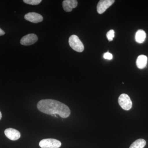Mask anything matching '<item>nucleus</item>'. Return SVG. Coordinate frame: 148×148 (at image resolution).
<instances>
[{"label":"nucleus","mask_w":148,"mask_h":148,"mask_svg":"<svg viewBox=\"0 0 148 148\" xmlns=\"http://www.w3.org/2000/svg\"><path fill=\"white\" fill-rule=\"evenodd\" d=\"M40 112L49 115L58 114L63 118H66L71 114L69 107L59 101L51 99L41 100L37 104Z\"/></svg>","instance_id":"nucleus-1"},{"label":"nucleus","mask_w":148,"mask_h":148,"mask_svg":"<svg viewBox=\"0 0 148 148\" xmlns=\"http://www.w3.org/2000/svg\"><path fill=\"white\" fill-rule=\"evenodd\" d=\"M69 44L71 47L77 52H82L84 50L83 44L76 35L71 36L69 39Z\"/></svg>","instance_id":"nucleus-2"},{"label":"nucleus","mask_w":148,"mask_h":148,"mask_svg":"<svg viewBox=\"0 0 148 148\" xmlns=\"http://www.w3.org/2000/svg\"><path fill=\"white\" fill-rule=\"evenodd\" d=\"M61 145V142L59 140L51 138L43 139L39 143L40 147L42 148H59Z\"/></svg>","instance_id":"nucleus-3"},{"label":"nucleus","mask_w":148,"mask_h":148,"mask_svg":"<svg viewBox=\"0 0 148 148\" xmlns=\"http://www.w3.org/2000/svg\"><path fill=\"white\" fill-rule=\"evenodd\" d=\"M118 102L122 108L125 110H129L132 108V101L127 94L123 93L120 95Z\"/></svg>","instance_id":"nucleus-4"},{"label":"nucleus","mask_w":148,"mask_h":148,"mask_svg":"<svg viewBox=\"0 0 148 148\" xmlns=\"http://www.w3.org/2000/svg\"><path fill=\"white\" fill-rule=\"evenodd\" d=\"M114 0H101L97 6L98 13L102 14L114 3Z\"/></svg>","instance_id":"nucleus-5"},{"label":"nucleus","mask_w":148,"mask_h":148,"mask_svg":"<svg viewBox=\"0 0 148 148\" xmlns=\"http://www.w3.org/2000/svg\"><path fill=\"white\" fill-rule=\"evenodd\" d=\"M38 40L37 35L35 34H29L23 37L20 40L22 45L29 46L35 43Z\"/></svg>","instance_id":"nucleus-6"},{"label":"nucleus","mask_w":148,"mask_h":148,"mask_svg":"<svg viewBox=\"0 0 148 148\" xmlns=\"http://www.w3.org/2000/svg\"><path fill=\"white\" fill-rule=\"evenodd\" d=\"M24 18L27 21L34 23L41 22L43 19L41 15L34 12H29L27 14L24 16Z\"/></svg>","instance_id":"nucleus-7"},{"label":"nucleus","mask_w":148,"mask_h":148,"mask_svg":"<svg viewBox=\"0 0 148 148\" xmlns=\"http://www.w3.org/2000/svg\"><path fill=\"white\" fill-rule=\"evenodd\" d=\"M5 136L12 141L18 140L21 137V134L18 130L12 128L5 129L4 131Z\"/></svg>","instance_id":"nucleus-8"},{"label":"nucleus","mask_w":148,"mask_h":148,"mask_svg":"<svg viewBox=\"0 0 148 148\" xmlns=\"http://www.w3.org/2000/svg\"><path fill=\"white\" fill-rule=\"evenodd\" d=\"M77 3V1L76 0H65L63 2V8L65 11L70 12L73 8L76 7Z\"/></svg>","instance_id":"nucleus-9"},{"label":"nucleus","mask_w":148,"mask_h":148,"mask_svg":"<svg viewBox=\"0 0 148 148\" xmlns=\"http://www.w3.org/2000/svg\"><path fill=\"white\" fill-rule=\"evenodd\" d=\"M148 58L145 55H141L138 57L136 61V65L139 69H142L145 68L147 63Z\"/></svg>","instance_id":"nucleus-10"},{"label":"nucleus","mask_w":148,"mask_h":148,"mask_svg":"<svg viewBox=\"0 0 148 148\" xmlns=\"http://www.w3.org/2000/svg\"><path fill=\"white\" fill-rule=\"evenodd\" d=\"M146 34L143 30H139L135 34V39L136 42L138 43H143L146 39Z\"/></svg>","instance_id":"nucleus-11"},{"label":"nucleus","mask_w":148,"mask_h":148,"mask_svg":"<svg viewBox=\"0 0 148 148\" xmlns=\"http://www.w3.org/2000/svg\"><path fill=\"white\" fill-rule=\"evenodd\" d=\"M146 145L145 140L143 139H138L132 143L129 148H144Z\"/></svg>","instance_id":"nucleus-12"},{"label":"nucleus","mask_w":148,"mask_h":148,"mask_svg":"<svg viewBox=\"0 0 148 148\" xmlns=\"http://www.w3.org/2000/svg\"><path fill=\"white\" fill-rule=\"evenodd\" d=\"M23 1L28 4L37 5L41 2V0H24Z\"/></svg>","instance_id":"nucleus-13"},{"label":"nucleus","mask_w":148,"mask_h":148,"mask_svg":"<svg viewBox=\"0 0 148 148\" xmlns=\"http://www.w3.org/2000/svg\"><path fill=\"white\" fill-rule=\"evenodd\" d=\"M115 32L113 30H111L109 31L107 33V38L109 41H112L113 40V38L115 36Z\"/></svg>","instance_id":"nucleus-14"},{"label":"nucleus","mask_w":148,"mask_h":148,"mask_svg":"<svg viewBox=\"0 0 148 148\" xmlns=\"http://www.w3.org/2000/svg\"><path fill=\"white\" fill-rule=\"evenodd\" d=\"M103 58L108 60H112L113 58V55L112 53L108 51L104 53L103 55Z\"/></svg>","instance_id":"nucleus-15"},{"label":"nucleus","mask_w":148,"mask_h":148,"mask_svg":"<svg viewBox=\"0 0 148 148\" xmlns=\"http://www.w3.org/2000/svg\"><path fill=\"white\" fill-rule=\"evenodd\" d=\"M5 34V32H4L2 29L0 28V36H3V35H4Z\"/></svg>","instance_id":"nucleus-16"},{"label":"nucleus","mask_w":148,"mask_h":148,"mask_svg":"<svg viewBox=\"0 0 148 148\" xmlns=\"http://www.w3.org/2000/svg\"><path fill=\"white\" fill-rule=\"evenodd\" d=\"M2 118V114L1 112V111H0V120Z\"/></svg>","instance_id":"nucleus-17"}]
</instances>
